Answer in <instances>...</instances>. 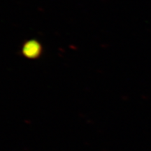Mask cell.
<instances>
[{
  "instance_id": "obj_1",
  "label": "cell",
  "mask_w": 151,
  "mask_h": 151,
  "mask_svg": "<svg viewBox=\"0 0 151 151\" xmlns=\"http://www.w3.org/2000/svg\"><path fill=\"white\" fill-rule=\"evenodd\" d=\"M22 56L29 60L39 59L43 54V46L37 39L26 41L22 46Z\"/></svg>"
}]
</instances>
